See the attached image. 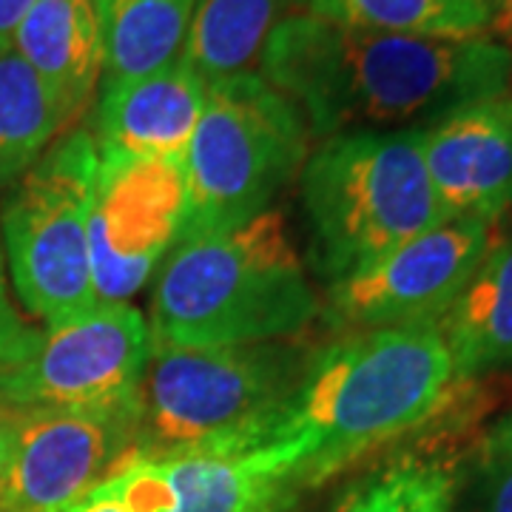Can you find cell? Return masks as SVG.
<instances>
[{
	"label": "cell",
	"instance_id": "83f0119b",
	"mask_svg": "<svg viewBox=\"0 0 512 512\" xmlns=\"http://www.w3.org/2000/svg\"><path fill=\"white\" fill-rule=\"evenodd\" d=\"M487 35L512 52V0H493Z\"/></svg>",
	"mask_w": 512,
	"mask_h": 512
},
{
	"label": "cell",
	"instance_id": "603a6c76",
	"mask_svg": "<svg viewBox=\"0 0 512 512\" xmlns=\"http://www.w3.org/2000/svg\"><path fill=\"white\" fill-rule=\"evenodd\" d=\"M481 464V512H512V458Z\"/></svg>",
	"mask_w": 512,
	"mask_h": 512
},
{
	"label": "cell",
	"instance_id": "44dd1931",
	"mask_svg": "<svg viewBox=\"0 0 512 512\" xmlns=\"http://www.w3.org/2000/svg\"><path fill=\"white\" fill-rule=\"evenodd\" d=\"M458 470L444 456H404L367 476L336 512H450Z\"/></svg>",
	"mask_w": 512,
	"mask_h": 512
},
{
	"label": "cell",
	"instance_id": "cb8c5ba5",
	"mask_svg": "<svg viewBox=\"0 0 512 512\" xmlns=\"http://www.w3.org/2000/svg\"><path fill=\"white\" fill-rule=\"evenodd\" d=\"M69 512H137L128 495L123 470H114L106 481H100L92 493L86 495L80 504H74Z\"/></svg>",
	"mask_w": 512,
	"mask_h": 512
},
{
	"label": "cell",
	"instance_id": "ac0fdd59",
	"mask_svg": "<svg viewBox=\"0 0 512 512\" xmlns=\"http://www.w3.org/2000/svg\"><path fill=\"white\" fill-rule=\"evenodd\" d=\"M103 86L157 72L183 55L194 0H94Z\"/></svg>",
	"mask_w": 512,
	"mask_h": 512
},
{
	"label": "cell",
	"instance_id": "8992f818",
	"mask_svg": "<svg viewBox=\"0 0 512 512\" xmlns=\"http://www.w3.org/2000/svg\"><path fill=\"white\" fill-rule=\"evenodd\" d=\"M313 353L276 342L154 345L137 393V453L160 456L245 430L291 399Z\"/></svg>",
	"mask_w": 512,
	"mask_h": 512
},
{
	"label": "cell",
	"instance_id": "8fae6325",
	"mask_svg": "<svg viewBox=\"0 0 512 512\" xmlns=\"http://www.w3.org/2000/svg\"><path fill=\"white\" fill-rule=\"evenodd\" d=\"M185 163L100 151L89 214L97 302H131L180 242Z\"/></svg>",
	"mask_w": 512,
	"mask_h": 512
},
{
	"label": "cell",
	"instance_id": "9a60e30c",
	"mask_svg": "<svg viewBox=\"0 0 512 512\" xmlns=\"http://www.w3.org/2000/svg\"><path fill=\"white\" fill-rule=\"evenodd\" d=\"M9 49L35 69L69 120L92 106L103 80V37L94 0H35Z\"/></svg>",
	"mask_w": 512,
	"mask_h": 512
},
{
	"label": "cell",
	"instance_id": "e0dca14e",
	"mask_svg": "<svg viewBox=\"0 0 512 512\" xmlns=\"http://www.w3.org/2000/svg\"><path fill=\"white\" fill-rule=\"evenodd\" d=\"M308 0H194L183 57L205 83L254 74L265 43Z\"/></svg>",
	"mask_w": 512,
	"mask_h": 512
},
{
	"label": "cell",
	"instance_id": "f1b7e54d",
	"mask_svg": "<svg viewBox=\"0 0 512 512\" xmlns=\"http://www.w3.org/2000/svg\"><path fill=\"white\" fill-rule=\"evenodd\" d=\"M487 3H490V9H493V0H487Z\"/></svg>",
	"mask_w": 512,
	"mask_h": 512
},
{
	"label": "cell",
	"instance_id": "ffe728a7",
	"mask_svg": "<svg viewBox=\"0 0 512 512\" xmlns=\"http://www.w3.org/2000/svg\"><path fill=\"white\" fill-rule=\"evenodd\" d=\"M308 12L336 26L416 37H481L490 29L487 0H308Z\"/></svg>",
	"mask_w": 512,
	"mask_h": 512
},
{
	"label": "cell",
	"instance_id": "9c48e42d",
	"mask_svg": "<svg viewBox=\"0 0 512 512\" xmlns=\"http://www.w3.org/2000/svg\"><path fill=\"white\" fill-rule=\"evenodd\" d=\"M308 439H268L256 421L222 439L160 456L134 453L123 461L137 512H276L308 484Z\"/></svg>",
	"mask_w": 512,
	"mask_h": 512
},
{
	"label": "cell",
	"instance_id": "2e32d148",
	"mask_svg": "<svg viewBox=\"0 0 512 512\" xmlns=\"http://www.w3.org/2000/svg\"><path fill=\"white\" fill-rule=\"evenodd\" d=\"M436 330L450 350L458 384L512 365V239L493 242Z\"/></svg>",
	"mask_w": 512,
	"mask_h": 512
},
{
	"label": "cell",
	"instance_id": "d6986e66",
	"mask_svg": "<svg viewBox=\"0 0 512 512\" xmlns=\"http://www.w3.org/2000/svg\"><path fill=\"white\" fill-rule=\"evenodd\" d=\"M69 123L35 69L15 49H0V185L18 183Z\"/></svg>",
	"mask_w": 512,
	"mask_h": 512
},
{
	"label": "cell",
	"instance_id": "277c9868",
	"mask_svg": "<svg viewBox=\"0 0 512 512\" xmlns=\"http://www.w3.org/2000/svg\"><path fill=\"white\" fill-rule=\"evenodd\" d=\"M299 174L313 265L328 285L447 222L424 165L421 128L322 137Z\"/></svg>",
	"mask_w": 512,
	"mask_h": 512
},
{
	"label": "cell",
	"instance_id": "484cf974",
	"mask_svg": "<svg viewBox=\"0 0 512 512\" xmlns=\"http://www.w3.org/2000/svg\"><path fill=\"white\" fill-rule=\"evenodd\" d=\"M512 458V410L490 427V433L481 441V461Z\"/></svg>",
	"mask_w": 512,
	"mask_h": 512
},
{
	"label": "cell",
	"instance_id": "7a4b0ae2",
	"mask_svg": "<svg viewBox=\"0 0 512 512\" xmlns=\"http://www.w3.org/2000/svg\"><path fill=\"white\" fill-rule=\"evenodd\" d=\"M450 350L436 325L345 333L316 350L271 439H308V484L339 473L439 413L456 390Z\"/></svg>",
	"mask_w": 512,
	"mask_h": 512
},
{
	"label": "cell",
	"instance_id": "3957f363",
	"mask_svg": "<svg viewBox=\"0 0 512 512\" xmlns=\"http://www.w3.org/2000/svg\"><path fill=\"white\" fill-rule=\"evenodd\" d=\"M319 316V296L285 217L183 239L157 271L148 330L154 345L214 348L288 339Z\"/></svg>",
	"mask_w": 512,
	"mask_h": 512
},
{
	"label": "cell",
	"instance_id": "4fadbf2b",
	"mask_svg": "<svg viewBox=\"0 0 512 512\" xmlns=\"http://www.w3.org/2000/svg\"><path fill=\"white\" fill-rule=\"evenodd\" d=\"M421 154L447 220L498 222L512 208V94L484 97L424 126Z\"/></svg>",
	"mask_w": 512,
	"mask_h": 512
},
{
	"label": "cell",
	"instance_id": "7402d4cb",
	"mask_svg": "<svg viewBox=\"0 0 512 512\" xmlns=\"http://www.w3.org/2000/svg\"><path fill=\"white\" fill-rule=\"evenodd\" d=\"M40 328H32L12 302L9 293V271H6V256L0 245V373L18 365L20 359L35 345Z\"/></svg>",
	"mask_w": 512,
	"mask_h": 512
},
{
	"label": "cell",
	"instance_id": "52a82bcc",
	"mask_svg": "<svg viewBox=\"0 0 512 512\" xmlns=\"http://www.w3.org/2000/svg\"><path fill=\"white\" fill-rule=\"evenodd\" d=\"M100 148L89 128L63 131L20 177L0 217V245L20 305L60 325L94 302L89 214Z\"/></svg>",
	"mask_w": 512,
	"mask_h": 512
},
{
	"label": "cell",
	"instance_id": "6da1fadb",
	"mask_svg": "<svg viewBox=\"0 0 512 512\" xmlns=\"http://www.w3.org/2000/svg\"><path fill=\"white\" fill-rule=\"evenodd\" d=\"M259 74L322 140L359 128H424L461 106L507 94L512 52L490 35H387L293 12L268 37Z\"/></svg>",
	"mask_w": 512,
	"mask_h": 512
},
{
	"label": "cell",
	"instance_id": "7c38bea8",
	"mask_svg": "<svg viewBox=\"0 0 512 512\" xmlns=\"http://www.w3.org/2000/svg\"><path fill=\"white\" fill-rule=\"evenodd\" d=\"M137 453V404L18 410V444L0 512H69Z\"/></svg>",
	"mask_w": 512,
	"mask_h": 512
},
{
	"label": "cell",
	"instance_id": "4316f807",
	"mask_svg": "<svg viewBox=\"0 0 512 512\" xmlns=\"http://www.w3.org/2000/svg\"><path fill=\"white\" fill-rule=\"evenodd\" d=\"M35 6V0H0V49L12 46V37L18 32L20 20Z\"/></svg>",
	"mask_w": 512,
	"mask_h": 512
},
{
	"label": "cell",
	"instance_id": "f546056e",
	"mask_svg": "<svg viewBox=\"0 0 512 512\" xmlns=\"http://www.w3.org/2000/svg\"><path fill=\"white\" fill-rule=\"evenodd\" d=\"M510 94H512V80H510Z\"/></svg>",
	"mask_w": 512,
	"mask_h": 512
},
{
	"label": "cell",
	"instance_id": "30bf717a",
	"mask_svg": "<svg viewBox=\"0 0 512 512\" xmlns=\"http://www.w3.org/2000/svg\"><path fill=\"white\" fill-rule=\"evenodd\" d=\"M493 248V225L447 220L328 285L322 319L336 333L436 325Z\"/></svg>",
	"mask_w": 512,
	"mask_h": 512
},
{
	"label": "cell",
	"instance_id": "5b68a950",
	"mask_svg": "<svg viewBox=\"0 0 512 512\" xmlns=\"http://www.w3.org/2000/svg\"><path fill=\"white\" fill-rule=\"evenodd\" d=\"M302 111L262 77L211 80L185 151V220L180 242L245 225L271 208L308 160Z\"/></svg>",
	"mask_w": 512,
	"mask_h": 512
},
{
	"label": "cell",
	"instance_id": "5bb4252c",
	"mask_svg": "<svg viewBox=\"0 0 512 512\" xmlns=\"http://www.w3.org/2000/svg\"><path fill=\"white\" fill-rule=\"evenodd\" d=\"M205 92L208 83L183 55L157 72L100 86L97 148L185 163Z\"/></svg>",
	"mask_w": 512,
	"mask_h": 512
},
{
	"label": "cell",
	"instance_id": "d4e9b609",
	"mask_svg": "<svg viewBox=\"0 0 512 512\" xmlns=\"http://www.w3.org/2000/svg\"><path fill=\"white\" fill-rule=\"evenodd\" d=\"M15 444H18V410L0 404V490L12 470Z\"/></svg>",
	"mask_w": 512,
	"mask_h": 512
},
{
	"label": "cell",
	"instance_id": "ba28073f",
	"mask_svg": "<svg viewBox=\"0 0 512 512\" xmlns=\"http://www.w3.org/2000/svg\"><path fill=\"white\" fill-rule=\"evenodd\" d=\"M151 353L148 319L131 302H94L89 311L40 328L18 365L0 373V404L12 410L134 407Z\"/></svg>",
	"mask_w": 512,
	"mask_h": 512
}]
</instances>
